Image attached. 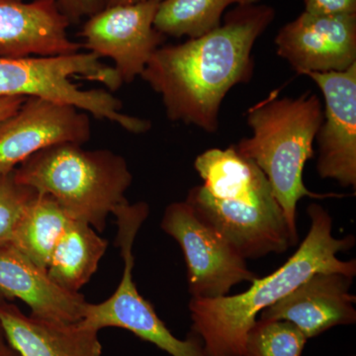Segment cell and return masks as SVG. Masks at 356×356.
Returning <instances> with one entry per match:
<instances>
[{
	"label": "cell",
	"instance_id": "obj_21",
	"mask_svg": "<svg viewBox=\"0 0 356 356\" xmlns=\"http://www.w3.org/2000/svg\"><path fill=\"white\" fill-rule=\"evenodd\" d=\"M36 193L16 180L14 170L0 173V250L11 245L21 218Z\"/></svg>",
	"mask_w": 356,
	"mask_h": 356
},
{
	"label": "cell",
	"instance_id": "obj_1",
	"mask_svg": "<svg viewBox=\"0 0 356 356\" xmlns=\"http://www.w3.org/2000/svg\"><path fill=\"white\" fill-rule=\"evenodd\" d=\"M274 17L266 4L238 6L213 31L159 47L140 77L161 96L168 119L216 133L222 100L252 79V48Z\"/></svg>",
	"mask_w": 356,
	"mask_h": 356
},
{
	"label": "cell",
	"instance_id": "obj_2",
	"mask_svg": "<svg viewBox=\"0 0 356 356\" xmlns=\"http://www.w3.org/2000/svg\"><path fill=\"white\" fill-rule=\"evenodd\" d=\"M311 227L298 250L282 266L257 278L247 291L214 299H191L192 332L202 343L205 356H245L248 332L261 311L277 303L318 273H337L355 277L356 261H343L337 254L355 245L353 236H332V220L318 204L308 207Z\"/></svg>",
	"mask_w": 356,
	"mask_h": 356
},
{
	"label": "cell",
	"instance_id": "obj_17",
	"mask_svg": "<svg viewBox=\"0 0 356 356\" xmlns=\"http://www.w3.org/2000/svg\"><path fill=\"white\" fill-rule=\"evenodd\" d=\"M107 247L90 225L72 220L51 252L47 273L63 289L79 292L97 270Z\"/></svg>",
	"mask_w": 356,
	"mask_h": 356
},
{
	"label": "cell",
	"instance_id": "obj_16",
	"mask_svg": "<svg viewBox=\"0 0 356 356\" xmlns=\"http://www.w3.org/2000/svg\"><path fill=\"white\" fill-rule=\"evenodd\" d=\"M7 341L19 356H102L98 331L76 323L27 316L9 300L0 304Z\"/></svg>",
	"mask_w": 356,
	"mask_h": 356
},
{
	"label": "cell",
	"instance_id": "obj_8",
	"mask_svg": "<svg viewBox=\"0 0 356 356\" xmlns=\"http://www.w3.org/2000/svg\"><path fill=\"white\" fill-rule=\"evenodd\" d=\"M161 229L182 248L192 298L226 296L238 283L254 281L247 259L185 201L168 206Z\"/></svg>",
	"mask_w": 356,
	"mask_h": 356
},
{
	"label": "cell",
	"instance_id": "obj_23",
	"mask_svg": "<svg viewBox=\"0 0 356 356\" xmlns=\"http://www.w3.org/2000/svg\"><path fill=\"white\" fill-rule=\"evenodd\" d=\"M306 13L318 15L356 14V0H304Z\"/></svg>",
	"mask_w": 356,
	"mask_h": 356
},
{
	"label": "cell",
	"instance_id": "obj_15",
	"mask_svg": "<svg viewBox=\"0 0 356 356\" xmlns=\"http://www.w3.org/2000/svg\"><path fill=\"white\" fill-rule=\"evenodd\" d=\"M0 292L8 300L24 302L32 316L58 322H79L88 306L83 295L58 286L47 270L13 245L0 250Z\"/></svg>",
	"mask_w": 356,
	"mask_h": 356
},
{
	"label": "cell",
	"instance_id": "obj_5",
	"mask_svg": "<svg viewBox=\"0 0 356 356\" xmlns=\"http://www.w3.org/2000/svg\"><path fill=\"white\" fill-rule=\"evenodd\" d=\"M19 184L50 196L72 220L102 232L107 217L127 202L132 175L125 159L108 149L65 143L42 149L14 170Z\"/></svg>",
	"mask_w": 356,
	"mask_h": 356
},
{
	"label": "cell",
	"instance_id": "obj_14",
	"mask_svg": "<svg viewBox=\"0 0 356 356\" xmlns=\"http://www.w3.org/2000/svg\"><path fill=\"white\" fill-rule=\"evenodd\" d=\"M70 25L57 0H0V57L77 53L81 44L70 39Z\"/></svg>",
	"mask_w": 356,
	"mask_h": 356
},
{
	"label": "cell",
	"instance_id": "obj_4",
	"mask_svg": "<svg viewBox=\"0 0 356 356\" xmlns=\"http://www.w3.org/2000/svg\"><path fill=\"white\" fill-rule=\"evenodd\" d=\"M323 118L318 96L304 93L298 98H278L273 92L248 110L252 136L235 145L238 153L254 161L266 175L295 245L299 238L297 205L302 198L343 197L314 193L304 184V168L315 156L313 143Z\"/></svg>",
	"mask_w": 356,
	"mask_h": 356
},
{
	"label": "cell",
	"instance_id": "obj_6",
	"mask_svg": "<svg viewBox=\"0 0 356 356\" xmlns=\"http://www.w3.org/2000/svg\"><path fill=\"white\" fill-rule=\"evenodd\" d=\"M74 76L104 84L110 90L123 84L114 67L102 64L90 51L51 57H0V97H38L72 105L134 134L151 129V122L122 113V102L108 91L83 90L72 83Z\"/></svg>",
	"mask_w": 356,
	"mask_h": 356
},
{
	"label": "cell",
	"instance_id": "obj_11",
	"mask_svg": "<svg viewBox=\"0 0 356 356\" xmlns=\"http://www.w3.org/2000/svg\"><path fill=\"white\" fill-rule=\"evenodd\" d=\"M325 98L324 118L316 139L317 170L341 186L356 185V64L343 72H307Z\"/></svg>",
	"mask_w": 356,
	"mask_h": 356
},
{
	"label": "cell",
	"instance_id": "obj_3",
	"mask_svg": "<svg viewBox=\"0 0 356 356\" xmlns=\"http://www.w3.org/2000/svg\"><path fill=\"white\" fill-rule=\"evenodd\" d=\"M194 168L204 184L185 202L243 259L282 254L295 245L266 175L235 145L207 149Z\"/></svg>",
	"mask_w": 356,
	"mask_h": 356
},
{
	"label": "cell",
	"instance_id": "obj_12",
	"mask_svg": "<svg viewBox=\"0 0 356 356\" xmlns=\"http://www.w3.org/2000/svg\"><path fill=\"white\" fill-rule=\"evenodd\" d=\"M275 44L278 56L299 74L343 72L356 64V14L304 11L281 28Z\"/></svg>",
	"mask_w": 356,
	"mask_h": 356
},
{
	"label": "cell",
	"instance_id": "obj_10",
	"mask_svg": "<svg viewBox=\"0 0 356 356\" xmlns=\"http://www.w3.org/2000/svg\"><path fill=\"white\" fill-rule=\"evenodd\" d=\"M90 136L86 112L72 105L27 97L15 113L0 121V173L13 172L46 147L65 143L83 146Z\"/></svg>",
	"mask_w": 356,
	"mask_h": 356
},
{
	"label": "cell",
	"instance_id": "obj_22",
	"mask_svg": "<svg viewBox=\"0 0 356 356\" xmlns=\"http://www.w3.org/2000/svg\"><path fill=\"white\" fill-rule=\"evenodd\" d=\"M60 11L70 24H76L84 17H90L105 7V0H57Z\"/></svg>",
	"mask_w": 356,
	"mask_h": 356
},
{
	"label": "cell",
	"instance_id": "obj_19",
	"mask_svg": "<svg viewBox=\"0 0 356 356\" xmlns=\"http://www.w3.org/2000/svg\"><path fill=\"white\" fill-rule=\"evenodd\" d=\"M261 0H161L154 18V28L175 38L203 36L222 24L229 6H250Z\"/></svg>",
	"mask_w": 356,
	"mask_h": 356
},
{
	"label": "cell",
	"instance_id": "obj_20",
	"mask_svg": "<svg viewBox=\"0 0 356 356\" xmlns=\"http://www.w3.org/2000/svg\"><path fill=\"white\" fill-rule=\"evenodd\" d=\"M307 341L287 321L259 320L248 332L245 356H301Z\"/></svg>",
	"mask_w": 356,
	"mask_h": 356
},
{
	"label": "cell",
	"instance_id": "obj_9",
	"mask_svg": "<svg viewBox=\"0 0 356 356\" xmlns=\"http://www.w3.org/2000/svg\"><path fill=\"white\" fill-rule=\"evenodd\" d=\"M161 0L106 6L88 17L81 36L84 46L100 58L114 60L123 83H132L144 72L154 51L166 37L154 28Z\"/></svg>",
	"mask_w": 356,
	"mask_h": 356
},
{
	"label": "cell",
	"instance_id": "obj_13",
	"mask_svg": "<svg viewBox=\"0 0 356 356\" xmlns=\"http://www.w3.org/2000/svg\"><path fill=\"white\" fill-rule=\"evenodd\" d=\"M353 277L337 273H315L277 303L261 311V321H287L307 339L337 325L355 324Z\"/></svg>",
	"mask_w": 356,
	"mask_h": 356
},
{
	"label": "cell",
	"instance_id": "obj_24",
	"mask_svg": "<svg viewBox=\"0 0 356 356\" xmlns=\"http://www.w3.org/2000/svg\"><path fill=\"white\" fill-rule=\"evenodd\" d=\"M26 98L22 96H7L0 97V121L8 118L20 108Z\"/></svg>",
	"mask_w": 356,
	"mask_h": 356
},
{
	"label": "cell",
	"instance_id": "obj_25",
	"mask_svg": "<svg viewBox=\"0 0 356 356\" xmlns=\"http://www.w3.org/2000/svg\"><path fill=\"white\" fill-rule=\"evenodd\" d=\"M8 300L0 292V304L2 302ZM0 356H19L15 350L11 348L8 341H7L6 332H4L3 327H2L1 322H0Z\"/></svg>",
	"mask_w": 356,
	"mask_h": 356
},
{
	"label": "cell",
	"instance_id": "obj_26",
	"mask_svg": "<svg viewBox=\"0 0 356 356\" xmlns=\"http://www.w3.org/2000/svg\"><path fill=\"white\" fill-rule=\"evenodd\" d=\"M139 1H142V0H105V7L136 3V2Z\"/></svg>",
	"mask_w": 356,
	"mask_h": 356
},
{
	"label": "cell",
	"instance_id": "obj_7",
	"mask_svg": "<svg viewBox=\"0 0 356 356\" xmlns=\"http://www.w3.org/2000/svg\"><path fill=\"white\" fill-rule=\"evenodd\" d=\"M118 225L117 243L124 261L122 280L110 298L86 306L84 327L99 332L104 327H120L133 332L143 341L158 346L172 356H205L202 343L192 336L182 341L173 336L159 318L151 303L143 298L133 280V245L143 222L149 215L146 203L122 204L113 211Z\"/></svg>",
	"mask_w": 356,
	"mask_h": 356
},
{
	"label": "cell",
	"instance_id": "obj_18",
	"mask_svg": "<svg viewBox=\"0 0 356 356\" xmlns=\"http://www.w3.org/2000/svg\"><path fill=\"white\" fill-rule=\"evenodd\" d=\"M70 221L53 198L37 192L28 204L9 245L47 270L51 252Z\"/></svg>",
	"mask_w": 356,
	"mask_h": 356
}]
</instances>
